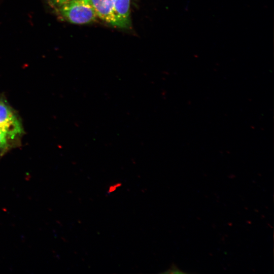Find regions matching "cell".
<instances>
[{
  "mask_svg": "<svg viewBox=\"0 0 274 274\" xmlns=\"http://www.w3.org/2000/svg\"><path fill=\"white\" fill-rule=\"evenodd\" d=\"M98 18L116 27L114 11V0H90Z\"/></svg>",
  "mask_w": 274,
  "mask_h": 274,
  "instance_id": "3",
  "label": "cell"
},
{
  "mask_svg": "<svg viewBox=\"0 0 274 274\" xmlns=\"http://www.w3.org/2000/svg\"><path fill=\"white\" fill-rule=\"evenodd\" d=\"M50 7L54 9L72 0H46Z\"/></svg>",
  "mask_w": 274,
  "mask_h": 274,
  "instance_id": "6",
  "label": "cell"
},
{
  "mask_svg": "<svg viewBox=\"0 0 274 274\" xmlns=\"http://www.w3.org/2000/svg\"><path fill=\"white\" fill-rule=\"evenodd\" d=\"M0 129L12 141L22 134L20 120L13 109L5 101L0 99Z\"/></svg>",
  "mask_w": 274,
  "mask_h": 274,
  "instance_id": "2",
  "label": "cell"
},
{
  "mask_svg": "<svg viewBox=\"0 0 274 274\" xmlns=\"http://www.w3.org/2000/svg\"><path fill=\"white\" fill-rule=\"evenodd\" d=\"M54 10L64 20L76 24L89 23L98 18L90 0H72Z\"/></svg>",
  "mask_w": 274,
  "mask_h": 274,
  "instance_id": "1",
  "label": "cell"
},
{
  "mask_svg": "<svg viewBox=\"0 0 274 274\" xmlns=\"http://www.w3.org/2000/svg\"><path fill=\"white\" fill-rule=\"evenodd\" d=\"M12 141L0 129V152H4L8 149Z\"/></svg>",
  "mask_w": 274,
  "mask_h": 274,
  "instance_id": "5",
  "label": "cell"
},
{
  "mask_svg": "<svg viewBox=\"0 0 274 274\" xmlns=\"http://www.w3.org/2000/svg\"><path fill=\"white\" fill-rule=\"evenodd\" d=\"M121 186V183H117L115 184L114 185L111 186L109 188V190L108 191V193H111L113 191H114L118 187Z\"/></svg>",
  "mask_w": 274,
  "mask_h": 274,
  "instance_id": "7",
  "label": "cell"
},
{
  "mask_svg": "<svg viewBox=\"0 0 274 274\" xmlns=\"http://www.w3.org/2000/svg\"><path fill=\"white\" fill-rule=\"evenodd\" d=\"M114 11L117 27L128 28L130 26V0H114Z\"/></svg>",
  "mask_w": 274,
  "mask_h": 274,
  "instance_id": "4",
  "label": "cell"
}]
</instances>
